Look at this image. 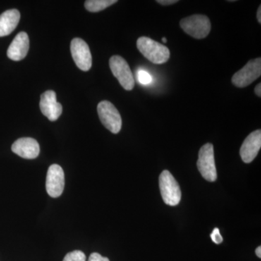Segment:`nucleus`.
<instances>
[{
    "instance_id": "1",
    "label": "nucleus",
    "mask_w": 261,
    "mask_h": 261,
    "mask_svg": "<svg viewBox=\"0 0 261 261\" xmlns=\"http://www.w3.org/2000/svg\"><path fill=\"white\" fill-rule=\"evenodd\" d=\"M137 46L142 56L154 64H163L169 60L170 50L168 48L150 38H139Z\"/></svg>"
},
{
    "instance_id": "2",
    "label": "nucleus",
    "mask_w": 261,
    "mask_h": 261,
    "mask_svg": "<svg viewBox=\"0 0 261 261\" xmlns=\"http://www.w3.org/2000/svg\"><path fill=\"white\" fill-rule=\"evenodd\" d=\"M159 187L163 200L166 205L176 206L181 198V189L173 175L163 171L159 177Z\"/></svg>"
},
{
    "instance_id": "3",
    "label": "nucleus",
    "mask_w": 261,
    "mask_h": 261,
    "mask_svg": "<svg viewBox=\"0 0 261 261\" xmlns=\"http://www.w3.org/2000/svg\"><path fill=\"white\" fill-rule=\"evenodd\" d=\"M180 27L189 35L195 39H204L211 32L210 19L203 15H193L182 19Z\"/></svg>"
},
{
    "instance_id": "4",
    "label": "nucleus",
    "mask_w": 261,
    "mask_h": 261,
    "mask_svg": "<svg viewBox=\"0 0 261 261\" xmlns=\"http://www.w3.org/2000/svg\"><path fill=\"white\" fill-rule=\"evenodd\" d=\"M197 168L202 177L208 181H215L217 178L215 163L214 146L207 143L202 146L199 152Z\"/></svg>"
},
{
    "instance_id": "5",
    "label": "nucleus",
    "mask_w": 261,
    "mask_h": 261,
    "mask_svg": "<svg viewBox=\"0 0 261 261\" xmlns=\"http://www.w3.org/2000/svg\"><path fill=\"white\" fill-rule=\"evenodd\" d=\"M97 113L104 126L113 134H118L121 129V115L116 108L109 101H102L98 104Z\"/></svg>"
},
{
    "instance_id": "6",
    "label": "nucleus",
    "mask_w": 261,
    "mask_h": 261,
    "mask_svg": "<svg viewBox=\"0 0 261 261\" xmlns=\"http://www.w3.org/2000/svg\"><path fill=\"white\" fill-rule=\"evenodd\" d=\"M110 68L123 89L130 91L135 85V79L127 62L119 56H114L110 59Z\"/></svg>"
},
{
    "instance_id": "7",
    "label": "nucleus",
    "mask_w": 261,
    "mask_h": 261,
    "mask_svg": "<svg viewBox=\"0 0 261 261\" xmlns=\"http://www.w3.org/2000/svg\"><path fill=\"white\" fill-rule=\"evenodd\" d=\"M261 75V58L249 61L241 70L234 73L231 79L233 85L244 88L251 84Z\"/></svg>"
},
{
    "instance_id": "8",
    "label": "nucleus",
    "mask_w": 261,
    "mask_h": 261,
    "mask_svg": "<svg viewBox=\"0 0 261 261\" xmlns=\"http://www.w3.org/2000/svg\"><path fill=\"white\" fill-rule=\"evenodd\" d=\"M70 51L75 65L83 71L92 68V58L88 44L80 38H75L70 44Z\"/></svg>"
},
{
    "instance_id": "9",
    "label": "nucleus",
    "mask_w": 261,
    "mask_h": 261,
    "mask_svg": "<svg viewBox=\"0 0 261 261\" xmlns=\"http://www.w3.org/2000/svg\"><path fill=\"white\" fill-rule=\"evenodd\" d=\"M65 187V175L63 168L59 165L53 164L47 171L46 190L51 197H60Z\"/></svg>"
},
{
    "instance_id": "10",
    "label": "nucleus",
    "mask_w": 261,
    "mask_h": 261,
    "mask_svg": "<svg viewBox=\"0 0 261 261\" xmlns=\"http://www.w3.org/2000/svg\"><path fill=\"white\" fill-rule=\"evenodd\" d=\"M40 110L42 114L51 121H56L61 116L63 107L57 102L54 91H47L41 95Z\"/></svg>"
},
{
    "instance_id": "11",
    "label": "nucleus",
    "mask_w": 261,
    "mask_h": 261,
    "mask_svg": "<svg viewBox=\"0 0 261 261\" xmlns=\"http://www.w3.org/2000/svg\"><path fill=\"white\" fill-rule=\"evenodd\" d=\"M261 147V130L252 132L244 141L240 148V156L243 162L251 163L256 158Z\"/></svg>"
},
{
    "instance_id": "12",
    "label": "nucleus",
    "mask_w": 261,
    "mask_h": 261,
    "mask_svg": "<svg viewBox=\"0 0 261 261\" xmlns=\"http://www.w3.org/2000/svg\"><path fill=\"white\" fill-rule=\"evenodd\" d=\"M12 151L23 159H34L39 155L40 147L37 140L25 137L15 141L12 145Z\"/></svg>"
},
{
    "instance_id": "13",
    "label": "nucleus",
    "mask_w": 261,
    "mask_h": 261,
    "mask_svg": "<svg viewBox=\"0 0 261 261\" xmlns=\"http://www.w3.org/2000/svg\"><path fill=\"white\" fill-rule=\"evenodd\" d=\"M29 49V38L25 32H20L13 39L7 55L12 61H20L27 57Z\"/></svg>"
},
{
    "instance_id": "14",
    "label": "nucleus",
    "mask_w": 261,
    "mask_h": 261,
    "mask_svg": "<svg viewBox=\"0 0 261 261\" xmlns=\"http://www.w3.org/2000/svg\"><path fill=\"white\" fill-rule=\"evenodd\" d=\"M20 12L16 9L7 10L0 15V37L9 35L20 21Z\"/></svg>"
},
{
    "instance_id": "15",
    "label": "nucleus",
    "mask_w": 261,
    "mask_h": 261,
    "mask_svg": "<svg viewBox=\"0 0 261 261\" xmlns=\"http://www.w3.org/2000/svg\"><path fill=\"white\" fill-rule=\"evenodd\" d=\"M117 2V0H87L84 3V7L89 12L97 13L114 5Z\"/></svg>"
},
{
    "instance_id": "16",
    "label": "nucleus",
    "mask_w": 261,
    "mask_h": 261,
    "mask_svg": "<svg viewBox=\"0 0 261 261\" xmlns=\"http://www.w3.org/2000/svg\"><path fill=\"white\" fill-rule=\"evenodd\" d=\"M63 261H86V255L81 250H74L67 254Z\"/></svg>"
},
{
    "instance_id": "17",
    "label": "nucleus",
    "mask_w": 261,
    "mask_h": 261,
    "mask_svg": "<svg viewBox=\"0 0 261 261\" xmlns=\"http://www.w3.org/2000/svg\"><path fill=\"white\" fill-rule=\"evenodd\" d=\"M137 80L140 82V83L144 84V85L150 84L152 80L151 75L143 70L137 72Z\"/></svg>"
},
{
    "instance_id": "18",
    "label": "nucleus",
    "mask_w": 261,
    "mask_h": 261,
    "mask_svg": "<svg viewBox=\"0 0 261 261\" xmlns=\"http://www.w3.org/2000/svg\"><path fill=\"white\" fill-rule=\"evenodd\" d=\"M211 240L214 243L221 244L223 242V238L220 233L219 229L218 228H215L213 232L211 234Z\"/></svg>"
},
{
    "instance_id": "19",
    "label": "nucleus",
    "mask_w": 261,
    "mask_h": 261,
    "mask_svg": "<svg viewBox=\"0 0 261 261\" xmlns=\"http://www.w3.org/2000/svg\"><path fill=\"white\" fill-rule=\"evenodd\" d=\"M88 261H110L108 257H103L97 252L91 254Z\"/></svg>"
},
{
    "instance_id": "20",
    "label": "nucleus",
    "mask_w": 261,
    "mask_h": 261,
    "mask_svg": "<svg viewBox=\"0 0 261 261\" xmlns=\"http://www.w3.org/2000/svg\"><path fill=\"white\" fill-rule=\"evenodd\" d=\"M178 0H158L157 3L162 5H171L178 3Z\"/></svg>"
},
{
    "instance_id": "21",
    "label": "nucleus",
    "mask_w": 261,
    "mask_h": 261,
    "mask_svg": "<svg viewBox=\"0 0 261 261\" xmlns=\"http://www.w3.org/2000/svg\"><path fill=\"white\" fill-rule=\"evenodd\" d=\"M255 94H257V96H258L259 97H261V84L259 83L257 84L256 87L255 88Z\"/></svg>"
},
{
    "instance_id": "22",
    "label": "nucleus",
    "mask_w": 261,
    "mask_h": 261,
    "mask_svg": "<svg viewBox=\"0 0 261 261\" xmlns=\"http://www.w3.org/2000/svg\"><path fill=\"white\" fill-rule=\"evenodd\" d=\"M257 19L258 20L259 23H261V6H259L258 10L257 12Z\"/></svg>"
},
{
    "instance_id": "23",
    "label": "nucleus",
    "mask_w": 261,
    "mask_h": 261,
    "mask_svg": "<svg viewBox=\"0 0 261 261\" xmlns=\"http://www.w3.org/2000/svg\"><path fill=\"white\" fill-rule=\"evenodd\" d=\"M255 253H256V255L259 258L261 257V247L259 246L257 247L256 250H255Z\"/></svg>"
},
{
    "instance_id": "24",
    "label": "nucleus",
    "mask_w": 261,
    "mask_h": 261,
    "mask_svg": "<svg viewBox=\"0 0 261 261\" xmlns=\"http://www.w3.org/2000/svg\"><path fill=\"white\" fill-rule=\"evenodd\" d=\"M163 42L166 43L167 42V39H166V38L163 37L162 39Z\"/></svg>"
}]
</instances>
